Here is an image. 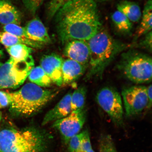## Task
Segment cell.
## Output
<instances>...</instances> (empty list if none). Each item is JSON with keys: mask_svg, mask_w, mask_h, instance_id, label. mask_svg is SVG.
I'll return each instance as SVG.
<instances>
[{"mask_svg": "<svg viewBox=\"0 0 152 152\" xmlns=\"http://www.w3.org/2000/svg\"><path fill=\"white\" fill-rule=\"evenodd\" d=\"M152 5L151 0H149L144 6L142 13L141 22L135 34L134 40L151 31L152 23Z\"/></svg>", "mask_w": 152, "mask_h": 152, "instance_id": "17", "label": "cell"}, {"mask_svg": "<svg viewBox=\"0 0 152 152\" xmlns=\"http://www.w3.org/2000/svg\"><path fill=\"white\" fill-rule=\"evenodd\" d=\"M117 68L129 80L137 84L152 81V60L151 56L134 49L121 53Z\"/></svg>", "mask_w": 152, "mask_h": 152, "instance_id": "5", "label": "cell"}, {"mask_svg": "<svg viewBox=\"0 0 152 152\" xmlns=\"http://www.w3.org/2000/svg\"><path fill=\"white\" fill-rule=\"evenodd\" d=\"M12 100V92L0 91V109L10 106Z\"/></svg>", "mask_w": 152, "mask_h": 152, "instance_id": "29", "label": "cell"}, {"mask_svg": "<svg viewBox=\"0 0 152 152\" xmlns=\"http://www.w3.org/2000/svg\"><path fill=\"white\" fill-rule=\"evenodd\" d=\"M64 61L59 55L52 54L44 56L40 62V66L52 82L58 86L62 85V67Z\"/></svg>", "mask_w": 152, "mask_h": 152, "instance_id": "11", "label": "cell"}, {"mask_svg": "<svg viewBox=\"0 0 152 152\" xmlns=\"http://www.w3.org/2000/svg\"><path fill=\"white\" fill-rule=\"evenodd\" d=\"M87 93V87L84 85H81L72 94L71 98L72 111L84 108Z\"/></svg>", "mask_w": 152, "mask_h": 152, "instance_id": "22", "label": "cell"}, {"mask_svg": "<svg viewBox=\"0 0 152 152\" xmlns=\"http://www.w3.org/2000/svg\"><path fill=\"white\" fill-rule=\"evenodd\" d=\"M117 10L126 16L131 22H138L141 19L142 13L138 4L134 1H121L117 5Z\"/></svg>", "mask_w": 152, "mask_h": 152, "instance_id": "18", "label": "cell"}, {"mask_svg": "<svg viewBox=\"0 0 152 152\" xmlns=\"http://www.w3.org/2000/svg\"><path fill=\"white\" fill-rule=\"evenodd\" d=\"M87 67L75 61H64L62 67V85L65 86L77 80L86 72Z\"/></svg>", "mask_w": 152, "mask_h": 152, "instance_id": "13", "label": "cell"}, {"mask_svg": "<svg viewBox=\"0 0 152 152\" xmlns=\"http://www.w3.org/2000/svg\"><path fill=\"white\" fill-rule=\"evenodd\" d=\"M96 0H71L59 10L57 33L62 43L72 40L88 41L102 28Z\"/></svg>", "mask_w": 152, "mask_h": 152, "instance_id": "1", "label": "cell"}, {"mask_svg": "<svg viewBox=\"0 0 152 152\" xmlns=\"http://www.w3.org/2000/svg\"><path fill=\"white\" fill-rule=\"evenodd\" d=\"M71 0H51L47 6V16L49 19L55 16L62 7Z\"/></svg>", "mask_w": 152, "mask_h": 152, "instance_id": "24", "label": "cell"}, {"mask_svg": "<svg viewBox=\"0 0 152 152\" xmlns=\"http://www.w3.org/2000/svg\"><path fill=\"white\" fill-rule=\"evenodd\" d=\"M2 120V113L1 111H0V124H1Z\"/></svg>", "mask_w": 152, "mask_h": 152, "instance_id": "33", "label": "cell"}, {"mask_svg": "<svg viewBox=\"0 0 152 152\" xmlns=\"http://www.w3.org/2000/svg\"><path fill=\"white\" fill-rule=\"evenodd\" d=\"M147 90L148 100L147 109H149L152 106V87L151 84L147 87Z\"/></svg>", "mask_w": 152, "mask_h": 152, "instance_id": "31", "label": "cell"}, {"mask_svg": "<svg viewBox=\"0 0 152 152\" xmlns=\"http://www.w3.org/2000/svg\"><path fill=\"white\" fill-rule=\"evenodd\" d=\"M31 83L43 87L50 86L52 81L40 66L34 67L28 76Z\"/></svg>", "mask_w": 152, "mask_h": 152, "instance_id": "20", "label": "cell"}, {"mask_svg": "<svg viewBox=\"0 0 152 152\" xmlns=\"http://www.w3.org/2000/svg\"><path fill=\"white\" fill-rule=\"evenodd\" d=\"M2 55L3 52H2V51L1 50H0V57L2 56ZM0 64H1V63H0Z\"/></svg>", "mask_w": 152, "mask_h": 152, "instance_id": "34", "label": "cell"}, {"mask_svg": "<svg viewBox=\"0 0 152 152\" xmlns=\"http://www.w3.org/2000/svg\"><path fill=\"white\" fill-rule=\"evenodd\" d=\"M34 60L31 55L26 59L18 61L10 57L0 65V90L16 88L20 86L34 67Z\"/></svg>", "mask_w": 152, "mask_h": 152, "instance_id": "6", "label": "cell"}, {"mask_svg": "<svg viewBox=\"0 0 152 152\" xmlns=\"http://www.w3.org/2000/svg\"><path fill=\"white\" fill-rule=\"evenodd\" d=\"M21 20V14L14 5L4 0L0 1V24L20 25Z\"/></svg>", "mask_w": 152, "mask_h": 152, "instance_id": "15", "label": "cell"}, {"mask_svg": "<svg viewBox=\"0 0 152 152\" xmlns=\"http://www.w3.org/2000/svg\"><path fill=\"white\" fill-rule=\"evenodd\" d=\"M45 0H22L26 8L30 14L34 15Z\"/></svg>", "mask_w": 152, "mask_h": 152, "instance_id": "27", "label": "cell"}, {"mask_svg": "<svg viewBox=\"0 0 152 152\" xmlns=\"http://www.w3.org/2000/svg\"><path fill=\"white\" fill-rule=\"evenodd\" d=\"M4 31L8 32L19 37L29 39L24 28L16 24H9L4 26Z\"/></svg>", "mask_w": 152, "mask_h": 152, "instance_id": "25", "label": "cell"}, {"mask_svg": "<svg viewBox=\"0 0 152 152\" xmlns=\"http://www.w3.org/2000/svg\"><path fill=\"white\" fill-rule=\"evenodd\" d=\"M48 135L35 128L18 130L12 127L0 129V152H44L47 147Z\"/></svg>", "mask_w": 152, "mask_h": 152, "instance_id": "3", "label": "cell"}, {"mask_svg": "<svg viewBox=\"0 0 152 152\" xmlns=\"http://www.w3.org/2000/svg\"><path fill=\"white\" fill-rule=\"evenodd\" d=\"M137 47L145 49L149 52L152 51V31L145 34L144 37L137 45Z\"/></svg>", "mask_w": 152, "mask_h": 152, "instance_id": "30", "label": "cell"}, {"mask_svg": "<svg viewBox=\"0 0 152 152\" xmlns=\"http://www.w3.org/2000/svg\"><path fill=\"white\" fill-rule=\"evenodd\" d=\"M99 152H118L113 138L109 134H102L99 141Z\"/></svg>", "mask_w": 152, "mask_h": 152, "instance_id": "23", "label": "cell"}, {"mask_svg": "<svg viewBox=\"0 0 152 152\" xmlns=\"http://www.w3.org/2000/svg\"><path fill=\"white\" fill-rule=\"evenodd\" d=\"M86 110L85 108L72 111L64 118L55 121L53 127L58 130L66 143L72 137L80 132L86 121Z\"/></svg>", "mask_w": 152, "mask_h": 152, "instance_id": "9", "label": "cell"}, {"mask_svg": "<svg viewBox=\"0 0 152 152\" xmlns=\"http://www.w3.org/2000/svg\"><path fill=\"white\" fill-rule=\"evenodd\" d=\"M72 93H68L54 108L45 114L42 125L66 117L71 113V98Z\"/></svg>", "mask_w": 152, "mask_h": 152, "instance_id": "12", "label": "cell"}, {"mask_svg": "<svg viewBox=\"0 0 152 152\" xmlns=\"http://www.w3.org/2000/svg\"><path fill=\"white\" fill-rule=\"evenodd\" d=\"M111 18L114 27L117 32L123 35H128L131 33L132 23L122 13L116 11L112 15Z\"/></svg>", "mask_w": 152, "mask_h": 152, "instance_id": "19", "label": "cell"}, {"mask_svg": "<svg viewBox=\"0 0 152 152\" xmlns=\"http://www.w3.org/2000/svg\"><path fill=\"white\" fill-rule=\"evenodd\" d=\"M90 50V61L85 80L102 78L104 70L119 54L129 46L114 39L102 28L96 35L87 41Z\"/></svg>", "mask_w": 152, "mask_h": 152, "instance_id": "2", "label": "cell"}, {"mask_svg": "<svg viewBox=\"0 0 152 152\" xmlns=\"http://www.w3.org/2000/svg\"><path fill=\"white\" fill-rule=\"evenodd\" d=\"M92 149L90 134L87 129L84 130V135L82 140L79 152H88Z\"/></svg>", "mask_w": 152, "mask_h": 152, "instance_id": "28", "label": "cell"}, {"mask_svg": "<svg viewBox=\"0 0 152 152\" xmlns=\"http://www.w3.org/2000/svg\"><path fill=\"white\" fill-rule=\"evenodd\" d=\"M84 134V130L72 137L70 139L68 143L70 152H79Z\"/></svg>", "mask_w": 152, "mask_h": 152, "instance_id": "26", "label": "cell"}, {"mask_svg": "<svg viewBox=\"0 0 152 152\" xmlns=\"http://www.w3.org/2000/svg\"><path fill=\"white\" fill-rule=\"evenodd\" d=\"M111 1V0H96L97 1L105 2Z\"/></svg>", "mask_w": 152, "mask_h": 152, "instance_id": "32", "label": "cell"}, {"mask_svg": "<svg viewBox=\"0 0 152 152\" xmlns=\"http://www.w3.org/2000/svg\"><path fill=\"white\" fill-rule=\"evenodd\" d=\"M96 100L99 105L107 114L115 126H123L122 101L117 90L111 87H103L97 93Z\"/></svg>", "mask_w": 152, "mask_h": 152, "instance_id": "7", "label": "cell"}, {"mask_svg": "<svg viewBox=\"0 0 152 152\" xmlns=\"http://www.w3.org/2000/svg\"><path fill=\"white\" fill-rule=\"evenodd\" d=\"M58 93L45 90L31 83H26L20 90L12 92L10 113L15 117H31L40 111Z\"/></svg>", "mask_w": 152, "mask_h": 152, "instance_id": "4", "label": "cell"}, {"mask_svg": "<svg viewBox=\"0 0 152 152\" xmlns=\"http://www.w3.org/2000/svg\"><path fill=\"white\" fill-rule=\"evenodd\" d=\"M24 28L29 39L45 44L51 42L46 28L39 19L36 18L30 20Z\"/></svg>", "mask_w": 152, "mask_h": 152, "instance_id": "14", "label": "cell"}, {"mask_svg": "<svg viewBox=\"0 0 152 152\" xmlns=\"http://www.w3.org/2000/svg\"><path fill=\"white\" fill-rule=\"evenodd\" d=\"M64 56L88 68L90 61V50L86 41L72 40L65 43Z\"/></svg>", "mask_w": 152, "mask_h": 152, "instance_id": "10", "label": "cell"}, {"mask_svg": "<svg viewBox=\"0 0 152 152\" xmlns=\"http://www.w3.org/2000/svg\"><path fill=\"white\" fill-rule=\"evenodd\" d=\"M0 43L5 48L16 45L23 44L32 48H40L45 45L43 43L19 37L6 31L0 32Z\"/></svg>", "mask_w": 152, "mask_h": 152, "instance_id": "16", "label": "cell"}, {"mask_svg": "<svg viewBox=\"0 0 152 152\" xmlns=\"http://www.w3.org/2000/svg\"><path fill=\"white\" fill-rule=\"evenodd\" d=\"M126 117H135L147 109L148 100L147 87L134 86L123 89L121 93Z\"/></svg>", "mask_w": 152, "mask_h": 152, "instance_id": "8", "label": "cell"}, {"mask_svg": "<svg viewBox=\"0 0 152 152\" xmlns=\"http://www.w3.org/2000/svg\"><path fill=\"white\" fill-rule=\"evenodd\" d=\"M5 48L11 58L18 61L26 59L33 52L32 48L23 44L16 45Z\"/></svg>", "mask_w": 152, "mask_h": 152, "instance_id": "21", "label": "cell"}, {"mask_svg": "<svg viewBox=\"0 0 152 152\" xmlns=\"http://www.w3.org/2000/svg\"><path fill=\"white\" fill-rule=\"evenodd\" d=\"M88 152H95L94 151V150H93V149H92L91 150V151H89Z\"/></svg>", "mask_w": 152, "mask_h": 152, "instance_id": "35", "label": "cell"}]
</instances>
